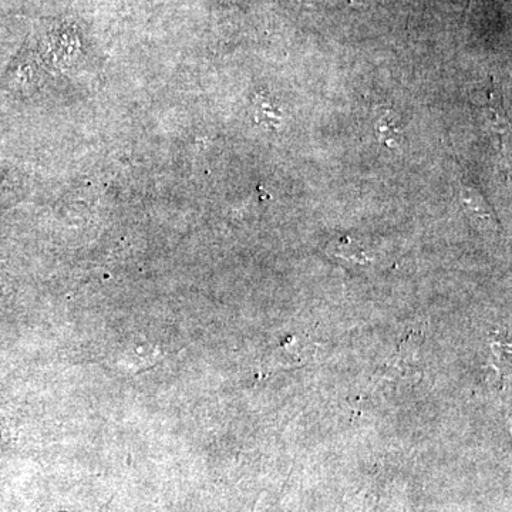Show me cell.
<instances>
[{
	"mask_svg": "<svg viewBox=\"0 0 512 512\" xmlns=\"http://www.w3.org/2000/svg\"><path fill=\"white\" fill-rule=\"evenodd\" d=\"M421 342L417 339H407L406 342L400 346L399 352L393 357L392 362L387 363V369L390 372H400L403 377H412L416 379L419 375V367H417V352H419Z\"/></svg>",
	"mask_w": 512,
	"mask_h": 512,
	"instance_id": "1",
	"label": "cell"
},
{
	"mask_svg": "<svg viewBox=\"0 0 512 512\" xmlns=\"http://www.w3.org/2000/svg\"><path fill=\"white\" fill-rule=\"evenodd\" d=\"M279 350H281V353H279V365L286 366L288 369L302 366L312 356L311 346L295 338H292V342L288 340V343H284Z\"/></svg>",
	"mask_w": 512,
	"mask_h": 512,
	"instance_id": "2",
	"label": "cell"
},
{
	"mask_svg": "<svg viewBox=\"0 0 512 512\" xmlns=\"http://www.w3.org/2000/svg\"><path fill=\"white\" fill-rule=\"evenodd\" d=\"M255 117L258 123H264L265 126H278L279 123V111L269 99L256 100Z\"/></svg>",
	"mask_w": 512,
	"mask_h": 512,
	"instance_id": "3",
	"label": "cell"
},
{
	"mask_svg": "<svg viewBox=\"0 0 512 512\" xmlns=\"http://www.w3.org/2000/svg\"><path fill=\"white\" fill-rule=\"evenodd\" d=\"M335 247L336 249L333 251V254H335V256H339V258L359 262V264L369 261L365 255V251H363L362 248L357 247V244H353L350 239H348V241L338 242V245L335 244Z\"/></svg>",
	"mask_w": 512,
	"mask_h": 512,
	"instance_id": "4",
	"label": "cell"
}]
</instances>
